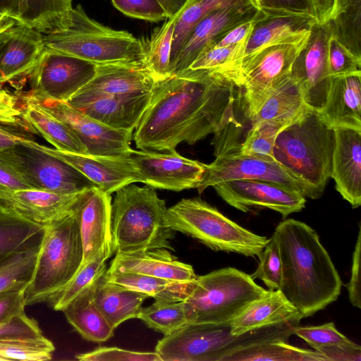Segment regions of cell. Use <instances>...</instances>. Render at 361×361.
I'll return each mask as SVG.
<instances>
[{
  "instance_id": "91938a15",
  "label": "cell",
  "mask_w": 361,
  "mask_h": 361,
  "mask_svg": "<svg viewBox=\"0 0 361 361\" xmlns=\"http://www.w3.org/2000/svg\"><path fill=\"white\" fill-rule=\"evenodd\" d=\"M317 23L330 21L334 14L336 0H312Z\"/></svg>"
},
{
  "instance_id": "816d5d0a",
  "label": "cell",
  "mask_w": 361,
  "mask_h": 361,
  "mask_svg": "<svg viewBox=\"0 0 361 361\" xmlns=\"http://www.w3.org/2000/svg\"><path fill=\"white\" fill-rule=\"evenodd\" d=\"M37 321L25 312L6 323H0V340L32 338L42 336Z\"/></svg>"
},
{
  "instance_id": "603a6c76",
  "label": "cell",
  "mask_w": 361,
  "mask_h": 361,
  "mask_svg": "<svg viewBox=\"0 0 361 361\" xmlns=\"http://www.w3.org/2000/svg\"><path fill=\"white\" fill-rule=\"evenodd\" d=\"M82 191L61 194L35 189L0 190V210L46 227L71 213Z\"/></svg>"
},
{
  "instance_id": "ba28073f",
  "label": "cell",
  "mask_w": 361,
  "mask_h": 361,
  "mask_svg": "<svg viewBox=\"0 0 361 361\" xmlns=\"http://www.w3.org/2000/svg\"><path fill=\"white\" fill-rule=\"evenodd\" d=\"M82 259L81 235L72 211L44 228L33 274L24 291L25 305L48 302L73 278Z\"/></svg>"
},
{
  "instance_id": "ee69618b",
  "label": "cell",
  "mask_w": 361,
  "mask_h": 361,
  "mask_svg": "<svg viewBox=\"0 0 361 361\" xmlns=\"http://www.w3.org/2000/svg\"><path fill=\"white\" fill-rule=\"evenodd\" d=\"M55 347L44 336L32 338L0 340V361H45L52 358Z\"/></svg>"
},
{
  "instance_id": "44dd1931",
  "label": "cell",
  "mask_w": 361,
  "mask_h": 361,
  "mask_svg": "<svg viewBox=\"0 0 361 361\" xmlns=\"http://www.w3.org/2000/svg\"><path fill=\"white\" fill-rule=\"evenodd\" d=\"M28 142L71 165L97 188L109 194L129 184L142 183V178L130 154L118 156L78 154L48 147L32 139H29Z\"/></svg>"
},
{
  "instance_id": "f1b7e54d",
  "label": "cell",
  "mask_w": 361,
  "mask_h": 361,
  "mask_svg": "<svg viewBox=\"0 0 361 361\" xmlns=\"http://www.w3.org/2000/svg\"><path fill=\"white\" fill-rule=\"evenodd\" d=\"M148 297L108 281L105 273L94 283V302L114 329L125 321L137 318L142 304Z\"/></svg>"
},
{
  "instance_id": "1f68e13d",
  "label": "cell",
  "mask_w": 361,
  "mask_h": 361,
  "mask_svg": "<svg viewBox=\"0 0 361 361\" xmlns=\"http://www.w3.org/2000/svg\"><path fill=\"white\" fill-rule=\"evenodd\" d=\"M309 106L305 104L300 85L290 74L280 82L250 121L290 122Z\"/></svg>"
},
{
  "instance_id": "f5cc1de1",
  "label": "cell",
  "mask_w": 361,
  "mask_h": 361,
  "mask_svg": "<svg viewBox=\"0 0 361 361\" xmlns=\"http://www.w3.org/2000/svg\"><path fill=\"white\" fill-rule=\"evenodd\" d=\"M262 11H277L309 16L316 19L312 0H254Z\"/></svg>"
},
{
  "instance_id": "52a82bcc",
  "label": "cell",
  "mask_w": 361,
  "mask_h": 361,
  "mask_svg": "<svg viewBox=\"0 0 361 361\" xmlns=\"http://www.w3.org/2000/svg\"><path fill=\"white\" fill-rule=\"evenodd\" d=\"M165 226L196 239L214 251L257 257L269 238L236 224L200 197L182 199L167 208Z\"/></svg>"
},
{
  "instance_id": "d4e9b609",
  "label": "cell",
  "mask_w": 361,
  "mask_h": 361,
  "mask_svg": "<svg viewBox=\"0 0 361 361\" xmlns=\"http://www.w3.org/2000/svg\"><path fill=\"white\" fill-rule=\"evenodd\" d=\"M330 178L353 208L361 204V130L335 128Z\"/></svg>"
},
{
  "instance_id": "4316f807",
  "label": "cell",
  "mask_w": 361,
  "mask_h": 361,
  "mask_svg": "<svg viewBox=\"0 0 361 361\" xmlns=\"http://www.w3.org/2000/svg\"><path fill=\"white\" fill-rule=\"evenodd\" d=\"M317 112L334 129L361 130V73L331 78L326 100Z\"/></svg>"
},
{
  "instance_id": "e0dca14e",
  "label": "cell",
  "mask_w": 361,
  "mask_h": 361,
  "mask_svg": "<svg viewBox=\"0 0 361 361\" xmlns=\"http://www.w3.org/2000/svg\"><path fill=\"white\" fill-rule=\"evenodd\" d=\"M229 205L247 212L252 207L267 208L279 212L285 219L305 206V197L285 185L260 180H235L213 186Z\"/></svg>"
},
{
  "instance_id": "ac0fdd59",
  "label": "cell",
  "mask_w": 361,
  "mask_h": 361,
  "mask_svg": "<svg viewBox=\"0 0 361 361\" xmlns=\"http://www.w3.org/2000/svg\"><path fill=\"white\" fill-rule=\"evenodd\" d=\"M130 156L142 183L153 188L176 192L197 188L206 168L205 164L185 158L176 150L132 149Z\"/></svg>"
},
{
  "instance_id": "7bdbcfd3",
  "label": "cell",
  "mask_w": 361,
  "mask_h": 361,
  "mask_svg": "<svg viewBox=\"0 0 361 361\" xmlns=\"http://www.w3.org/2000/svg\"><path fill=\"white\" fill-rule=\"evenodd\" d=\"M137 318L164 336L171 334L188 323L183 300H155L151 305L142 307Z\"/></svg>"
},
{
  "instance_id": "9a60e30c",
  "label": "cell",
  "mask_w": 361,
  "mask_h": 361,
  "mask_svg": "<svg viewBox=\"0 0 361 361\" xmlns=\"http://www.w3.org/2000/svg\"><path fill=\"white\" fill-rule=\"evenodd\" d=\"M332 36L330 21L314 23L290 70V75L300 85L305 104L317 111L323 106L331 84L328 49Z\"/></svg>"
},
{
  "instance_id": "2e32d148",
  "label": "cell",
  "mask_w": 361,
  "mask_h": 361,
  "mask_svg": "<svg viewBox=\"0 0 361 361\" xmlns=\"http://www.w3.org/2000/svg\"><path fill=\"white\" fill-rule=\"evenodd\" d=\"M34 101L66 123L84 145L89 154L118 156L131 152L133 149L130 145L134 130L108 126L64 102Z\"/></svg>"
},
{
  "instance_id": "680465c9",
  "label": "cell",
  "mask_w": 361,
  "mask_h": 361,
  "mask_svg": "<svg viewBox=\"0 0 361 361\" xmlns=\"http://www.w3.org/2000/svg\"><path fill=\"white\" fill-rule=\"evenodd\" d=\"M31 189L12 169L0 161V190Z\"/></svg>"
},
{
  "instance_id": "f6af8a7d",
  "label": "cell",
  "mask_w": 361,
  "mask_h": 361,
  "mask_svg": "<svg viewBox=\"0 0 361 361\" xmlns=\"http://www.w3.org/2000/svg\"><path fill=\"white\" fill-rule=\"evenodd\" d=\"M259 263L255 271L250 274L261 280L269 290H279L281 282V261L278 244L272 235L259 256Z\"/></svg>"
},
{
  "instance_id": "6125c7cd",
  "label": "cell",
  "mask_w": 361,
  "mask_h": 361,
  "mask_svg": "<svg viewBox=\"0 0 361 361\" xmlns=\"http://www.w3.org/2000/svg\"><path fill=\"white\" fill-rule=\"evenodd\" d=\"M166 12L169 18L176 16L185 6L188 0H157Z\"/></svg>"
},
{
  "instance_id": "7a4b0ae2",
  "label": "cell",
  "mask_w": 361,
  "mask_h": 361,
  "mask_svg": "<svg viewBox=\"0 0 361 361\" xmlns=\"http://www.w3.org/2000/svg\"><path fill=\"white\" fill-rule=\"evenodd\" d=\"M279 248V290L302 319L325 309L338 298L342 281L317 231L304 222L288 219L272 235Z\"/></svg>"
},
{
  "instance_id": "30bf717a",
  "label": "cell",
  "mask_w": 361,
  "mask_h": 361,
  "mask_svg": "<svg viewBox=\"0 0 361 361\" xmlns=\"http://www.w3.org/2000/svg\"><path fill=\"white\" fill-rule=\"evenodd\" d=\"M280 335L281 329L276 324L234 336L231 331V322L187 323L164 336L158 341L155 352L161 361H221L235 348L274 340Z\"/></svg>"
},
{
  "instance_id": "9f6ffc18",
  "label": "cell",
  "mask_w": 361,
  "mask_h": 361,
  "mask_svg": "<svg viewBox=\"0 0 361 361\" xmlns=\"http://www.w3.org/2000/svg\"><path fill=\"white\" fill-rule=\"evenodd\" d=\"M326 361H360L361 348L359 345H327L317 348Z\"/></svg>"
},
{
  "instance_id": "6f0895ef",
  "label": "cell",
  "mask_w": 361,
  "mask_h": 361,
  "mask_svg": "<svg viewBox=\"0 0 361 361\" xmlns=\"http://www.w3.org/2000/svg\"><path fill=\"white\" fill-rule=\"evenodd\" d=\"M252 20L239 24L209 44L215 47H224L247 42L252 31Z\"/></svg>"
},
{
  "instance_id": "83f0119b",
  "label": "cell",
  "mask_w": 361,
  "mask_h": 361,
  "mask_svg": "<svg viewBox=\"0 0 361 361\" xmlns=\"http://www.w3.org/2000/svg\"><path fill=\"white\" fill-rule=\"evenodd\" d=\"M300 319L295 307L279 290H267L231 322V331L239 336L267 326Z\"/></svg>"
},
{
  "instance_id": "7402d4cb",
  "label": "cell",
  "mask_w": 361,
  "mask_h": 361,
  "mask_svg": "<svg viewBox=\"0 0 361 361\" xmlns=\"http://www.w3.org/2000/svg\"><path fill=\"white\" fill-rule=\"evenodd\" d=\"M45 48L44 36L20 22L0 35V85L28 79Z\"/></svg>"
},
{
  "instance_id": "94428289",
  "label": "cell",
  "mask_w": 361,
  "mask_h": 361,
  "mask_svg": "<svg viewBox=\"0 0 361 361\" xmlns=\"http://www.w3.org/2000/svg\"><path fill=\"white\" fill-rule=\"evenodd\" d=\"M28 138L27 135L0 127V149L22 143L23 140Z\"/></svg>"
},
{
  "instance_id": "6da1fadb",
  "label": "cell",
  "mask_w": 361,
  "mask_h": 361,
  "mask_svg": "<svg viewBox=\"0 0 361 361\" xmlns=\"http://www.w3.org/2000/svg\"><path fill=\"white\" fill-rule=\"evenodd\" d=\"M238 87L214 70L188 69L158 80L149 105L135 128L137 148L175 151L185 142L193 145L231 124Z\"/></svg>"
},
{
  "instance_id": "5b68a950",
  "label": "cell",
  "mask_w": 361,
  "mask_h": 361,
  "mask_svg": "<svg viewBox=\"0 0 361 361\" xmlns=\"http://www.w3.org/2000/svg\"><path fill=\"white\" fill-rule=\"evenodd\" d=\"M115 192L111 203L114 252L174 250L171 241L175 232L164 224L165 201L153 188L131 183Z\"/></svg>"
},
{
  "instance_id": "74e56055",
  "label": "cell",
  "mask_w": 361,
  "mask_h": 361,
  "mask_svg": "<svg viewBox=\"0 0 361 361\" xmlns=\"http://www.w3.org/2000/svg\"><path fill=\"white\" fill-rule=\"evenodd\" d=\"M333 37L361 59V0H336Z\"/></svg>"
},
{
  "instance_id": "e575fe53",
  "label": "cell",
  "mask_w": 361,
  "mask_h": 361,
  "mask_svg": "<svg viewBox=\"0 0 361 361\" xmlns=\"http://www.w3.org/2000/svg\"><path fill=\"white\" fill-rule=\"evenodd\" d=\"M105 278L127 288L145 293L155 300L167 301L184 300L195 281L180 282L133 272H105Z\"/></svg>"
},
{
  "instance_id": "4dcf8cb0",
  "label": "cell",
  "mask_w": 361,
  "mask_h": 361,
  "mask_svg": "<svg viewBox=\"0 0 361 361\" xmlns=\"http://www.w3.org/2000/svg\"><path fill=\"white\" fill-rule=\"evenodd\" d=\"M94 283L75 297L62 312L68 322L85 339L104 342L114 336L115 329L94 302Z\"/></svg>"
},
{
  "instance_id": "d6a6232c",
  "label": "cell",
  "mask_w": 361,
  "mask_h": 361,
  "mask_svg": "<svg viewBox=\"0 0 361 361\" xmlns=\"http://www.w3.org/2000/svg\"><path fill=\"white\" fill-rule=\"evenodd\" d=\"M326 361L317 350L290 345L286 340L276 339L258 342L234 348L221 361Z\"/></svg>"
},
{
  "instance_id": "277c9868",
  "label": "cell",
  "mask_w": 361,
  "mask_h": 361,
  "mask_svg": "<svg viewBox=\"0 0 361 361\" xmlns=\"http://www.w3.org/2000/svg\"><path fill=\"white\" fill-rule=\"evenodd\" d=\"M334 129L308 107L277 136L273 155L289 173L307 185L317 199L331 176Z\"/></svg>"
},
{
  "instance_id": "b9f144b4",
  "label": "cell",
  "mask_w": 361,
  "mask_h": 361,
  "mask_svg": "<svg viewBox=\"0 0 361 361\" xmlns=\"http://www.w3.org/2000/svg\"><path fill=\"white\" fill-rule=\"evenodd\" d=\"M109 257L105 252H101L81 265L71 281L53 296L48 303L54 310L63 311L75 297L106 272V261Z\"/></svg>"
},
{
  "instance_id": "d590c367",
  "label": "cell",
  "mask_w": 361,
  "mask_h": 361,
  "mask_svg": "<svg viewBox=\"0 0 361 361\" xmlns=\"http://www.w3.org/2000/svg\"><path fill=\"white\" fill-rule=\"evenodd\" d=\"M44 228L0 210V257L39 247Z\"/></svg>"
},
{
  "instance_id": "60d3db41",
  "label": "cell",
  "mask_w": 361,
  "mask_h": 361,
  "mask_svg": "<svg viewBox=\"0 0 361 361\" xmlns=\"http://www.w3.org/2000/svg\"><path fill=\"white\" fill-rule=\"evenodd\" d=\"M293 121H257L252 122L243 141L235 150L228 152H234L241 154L275 160L273 149L276 139L280 132Z\"/></svg>"
},
{
  "instance_id": "db71d44e",
  "label": "cell",
  "mask_w": 361,
  "mask_h": 361,
  "mask_svg": "<svg viewBox=\"0 0 361 361\" xmlns=\"http://www.w3.org/2000/svg\"><path fill=\"white\" fill-rule=\"evenodd\" d=\"M24 290L0 292V323H6L24 313L26 306Z\"/></svg>"
},
{
  "instance_id": "be15d7a7",
  "label": "cell",
  "mask_w": 361,
  "mask_h": 361,
  "mask_svg": "<svg viewBox=\"0 0 361 361\" xmlns=\"http://www.w3.org/2000/svg\"><path fill=\"white\" fill-rule=\"evenodd\" d=\"M19 0H0V13L17 19Z\"/></svg>"
},
{
  "instance_id": "cb8c5ba5",
  "label": "cell",
  "mask_w": 361,
  "mask_h": 361,
  "mask_svg": "<svg viewBox=\"0 0 361 361\" xmlns=\"http://www.w3.org/2000/svg\"><path fill=\"white\" fill-rule=\"evenodd\" d=\"M316 22L314 18L309 16L259 9L252 20V29L245 46L243 60L267 46L306 40Z\"/></svg>"
},
{
  "instance_id": "ffe728a7",
  "label": "cell",
  "mask_w": 361,
  "mask_h": 361,
  "mask_svg": "<svg viewBox=\"0 0 361 361\" xmlns=\"http://www.w3.org/2000/svg\"><path fill=\"white\" fill-rule=\"evenodd\" d=\"M259 11L255 4H235L217 8L202 18L190 32L169 64V76L188 70L200 51L226 32L254 19Z\"/></svg>"
},
{
  "instance_id": "e7e4bbea",
  "label": "cell",
  "mask_w": 361,
  "mask_h": 361,
  "mask_svg": "<svg viewBox=\"0 0 361 361\" xmlns=\"http://www.w3.org/2000/svg\"><path fill=\"white\" fill-rule=\"evenodd\" d=\"M18 22L16 18L0 13V35Z\"/></svg>"
},
{
  "instance_id": "bcb514c9",
  "label": "cell",
  "mask_w": 361,
  "mask_h": 361,
  "mask_svg": "<svg viewBox=\"0 0 361 361\" xmlns=\"http://www.w3.org/2000/svg\"><path fill=\"white\" fill-rule=\"evenodd\" d=\"M293 334L307 343L313 349L327 345H353L355 343L339 332L334 322L318 326H295Z\"/></svg>"
},
{
  "instance_id": "7dc6e473",
  "label": "cell",
  "mask_w": 361,
  "mask_h": 361,
  "mask_svg": "<svg viewBox=\"0 0 361 361\" xmlns=\"http://www.w3.org/2000/svg\"><path fill=\"white\" fill-rule=\"evenodd\" d=\"M328 71L331 78L361 73V59L333 36L329 43Z\"/></svg>"
},
{
  "instance_id": "681fc988",
  "label": "cell",
  "mask_w": 361,
  "mask_h": 361,
  "mask_svg": "<svg viewBox=\"0 0 361 361\" xmlns=\"http://www.w3.org/2000/svg\"><path fill=\"white\" fill-rule=\"evenodd\" d=\"M115 8L131 18L159 22L169 16L157 0H111Z\"/></svg>"
},
{
  "instance_id": "f35d334b",
  "label": "cell",
  "mask_w": 361,
  "mask_h": 361,
  "mask_svg": "<svg viewBox=\"0 0 361 361\" xmlns=\"http://www.w3.org/2000/svg\"><path fill=\"white\" fill-rule=\"evenodd\" d=\"M255 4L254 0H188L178 13L173 37L170 62L176 57L192 28L213 11L235 4ZM170 64V63H169Z\"/></svg>"
},
{
  "instance_id": "5bb4252c",
  "label": "cell",
  "mask_w": 361,
  "mask_h": 361,
  "mask_svg": "<svg viewBox=\"0 0 361 361\" xmlns=\"http://www.w3.org/2000/svg\"><path fill=\"white\" fill-rule=\"evenodd\" d=\"M260 180L274 182L300 192L305 197L317 199L314 192L289 173L275 160L237 152H226L206 164L202 180L196 189L202 193L207 188L235 180Z\"/></svg>"
},
{
  "instance_id": "11a10c76",
  "label": "cell",
  "mask_w": 361,
  "mask_h": 361,
  "mask_svg": "<svg viewBox=\"0 0 361 361\" xmlns=\"http://www.w3.org/2000/svg\"><path fill=\"white\" fill-rule=\"evenodd\" d=\"M360 250H361V230L359 231L355 250L353 254L350 279L346 285L349 300L353 307L361 308L360 298Z\"/></svg>"
},
{
  "instance_id": "9c48e42d",
  "label": "cell",
  "mask_w": 361,
  "mask_h": 361,
  "mask_svg": "<svg viewBox=\"0 0 361 361\" xmlns=\"http://www.w3.org/2000/svg\"><path fill=\"white\" fill-rule=\"evenodd\" d=\"M266 292L250 275L233 267L197 276L183 300L187 322H231L250 302Z\"/></svg>"
},
{
  "instance_id": "f546056e",
  "label": "cell",
  "mask_w": 361,
  "mask_h": 361,
  "mask_svg": "<svg viewBox=\"0 0 361 361\" xmlns=\"http://www.w3.org/2000/svg\"><path fill=\"white\" fill-rule=\"evenodd\" d=\"M23 117L32 128L55 149L78 154H88L75 133L63 122L44 109L35 101L23 96Z\"/></svg>"
},
{
  "instance_id": "8992f818",
  "label": "cell",
  "mask_w": 361,
  "mask_h": 361,
  "mask_svg": "<svg viewBox=\"0 0 361 361\" xmlns=\"http://www.w3.org/2000/svg\"><path fill=\"white\" fill-rule=\"evenodd\" d=\"M43 36L46 47L97 65L143 61L141 39L91 18L80 4L63 27Z\"/></svg>"
},
{
  "instance_id": "ab89813d",
  "label": "cell",
  "mask_w": 361,
  "mask_h": 361,
  "mask_svg": "<svg viewBox=\"0 0 361 361\" xmlns=\"http://www.w3.org/2000/svg\"><path fill=\"white\" fill-rule=\"evenodd\" d=\"M39 247L0 257V292L25 290L32 279Z\"/></svg>"
},
{
  "instance_id": "4fadbf2b",
  "label": "cell",
  "mask_w": 361,
  "mask_h": 361,
  "mask_svg": "<svg viewBox=\"0 0 361 361\" xmlns=\"http://www.w3.org/2000/svg\"><path fill=\"white\" fill-rule=\"evenodd\" d=\"M97 66L45 47L28 78L30 90L25 97L66 102L93 78Z\"/></svg>"
},
{
  "instance_id": "8d00e7d4",
  "label": "cell",
  "mask_w": 361,
  "mask_h": 361,
  "mask_svg": "<svg viewBox=\"0 0 361 361\" xmlns=\"http://www.w3.org/2000/svg\"><path fill=\"white\" fill-rule=\"evenodd\" d=\"M178 13L166 20L146 39H141L143 62L158 80L169 76V63Z\"/></svg>"
},
{
  "instance_id": "3957f363",
  "label": "cell",
  "mask_w": 361,
  "mask_h": 361,
  "mask_svg": "<svg viewBox=\"0 0 361 361\" xmlns=\"http://www.w3.org/2000/svg\"><path fill=\"white\" fill-rule=\"evenodd\" d=\"M157 82L142 60L98 65L93 78L66 103L108 126L134 130Z\"/></svg>"
},
{
  "instance_id": "d6986e66",
  "label": "cell",
  "mask_w": 361,
  "mask_h": 361,
  "mask_svg": "<svg viewBox=\"0 0 361 361\" xmlns=\"http://www.w3.org/2000/svg\"><path fill=\"white\" fill-rule=\"evenodd\" d=\"M111 203V194L94 186L83 190L73 206L83 247L81 265L101 252L114 253Z\"/></svg>"
},
{
  "instance_id": "7c38bea8",
  "label": "cell",
  "mask_w": 361,
  "mask_h": 361,
  "mask_svg": "<svg viewBox=\"0 0 361 361\" xmlns=\"http://www.w3.org/2000/svg\"><path fill=\"white\" fill-rule=\"evenodd\" d=\"M306 40L267 46L243 60L238 87L243 90L244 112L250 121L276 85L290 74Z\"/></svg>"
},
{
  "instance_id": "8fae6325",
  "label": "cell",
  "mask_w": 361,
  "mask_h": 361,
  "mask_svg": "<svg viewBox=\"0 0 361 361\" xmlns=\"http://www.w3.org/2000/svg\"><path fill=\"white\" fill-rule=\"evenodd\" d=\"M29 139L0 149V161L31 189L72 194L96 186L71 165L30 145Z\"/></svg>"
},
{
  "instance_id": "f907efd6",
  "label": "cell",
  "mask_w": 361,
  "mask_h": 361,
  "mask_svg": "<svg viewBox=\"0 0 361 361\" xmlns=\"http://www.w3.org/2000/svg\"><path fill=\"white\" fill-rule=\"evenodd\" d=\"M19 99V97L5 90H0V127L18 133L17 128H23L27 133H34L32 128L23 117L24 99L22 104H20Z\"/></svg>"
},
{
  "instance_id": "484cf974",
  "label": "cell",
  "mask_w": 361,
  "mask_h": 361,
  "mask_svg": "<svg viewBox=\"0 0 361 361\" xmlns=\"http://www.w3.org/2000/svg\"><path fill=\"white\" fill-rule=\"evenodd\" d=\"M106 272H133L180 282H193L197 276L191 265L177 260L167 249L116 252Z\"/></svg>"
},
{
  "instance_id": "c3c4849f",
  "label": "cell",
  "mask_w": 361,
  "mask_h": 361,
  "mask_svg": "<svg viewBox=\"0 0 361 361\" xmlns=\"http://www.w3.org/2000/svg\"><path fill=\"white\" fill-rule=\"evenodd\" d=\"M80 361H161L154 352H140L117 347H99L75 356Z\"/></svg>"
},
{
  "instance_id": "836d02e7",
  "label": "cell",
  "mask_w": 361,
  "mask_h": 361,
  "mask_svg": "<svg viewBox=\"0 0 361 361\" xmlns=\"http://www.w3.org/2000/svg\"><path fill=\"white\" fill-rule=\"evenodd\" d=\"M73 0H19L17 19L43 35L64 25Z\"/></svg>"
}]
</instances>
